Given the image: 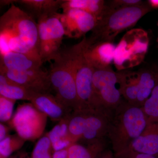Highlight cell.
I'll return each mask as SVG.
<instances>
[{"instance_id":"1f68e13d","label":"cell","mask_w":158,"mask_h":158,"mask_svg":"<svg viewBox=\"0 0 158 158\" xmlns=\"http://www.w3.org/2000/svg\"><path fill=\"white\" fill-rule=\"evenodd\" d=\"M52 158H69L68 148L56 151L54 152Z\"/></svg>"},{"instance_id":"f1b7e54d","label":"cell","mask_w":158,"mask_h":158,"mask_svg":"<svg viewBox=\"0 0 158 158\" xmlns=\"http://www.w3.org/2000/svg\"><path fill=\"white\" fill-rule=\"evenodd\" d=\"M109 2L107 5L111 8H118L131 7L141 5L143 2L141 0H113Z\"/></svg>"},{"instance_id":"4fadbf2b","label":"cell","mask_w":158,"mask_h":158,"mask_svg":"<svg viewBox=\"0 0 158 158\" xmlns=\"http://www.w3.org/2000/svg\"><path fill=\"white\" fill-rule=\"evenodd\" d=\"M84 51L85 57L94 69L111 66L113 62L116 46L113 43L99 42L88 43L84 37Z\"/></svg>"},{"instance_id":"5b68a950","label":"cell","mask_w":158,"mask_h":158,"mask_svg":"<svg viewBox=\"0 0 158 158\" xmlns=\"http://www.w3.org/2000/svg\"><path fill=\"white\" fill-rule=\"evenodd\" d=\"M149 38L141 28L128 31L116 46L113 63L118 71L133 68L143 62L148 51Z\"/></svg>"},{"instance_id":"8992f818","label":"cell","mask_w":158,"mask_h":158,"mask_svg":"<svg viewBox=\"0 0 158 158\" xmlns=\"http://www.w3.org/2000/svg\"><path fill=\"white\" fill-rule=\"evenodd\" d=\"M121 72L111 66L94 69L93 77V106L111 112L123 100L121 92Z\"/></svg>"},{"instance_id":"9c48e42d","label":"cell","mask_w":158,"mask_h":158,"mask_svg":"<svg viewBox=\"0 0 158 158\" xmlns=\"http://www.w3.org/2000/svg\"><path fill=\"white\" fill-rule=\"evenodd\" d=\"M58 13L37 21L39 55L42 64L53 61L62 49L61 46L65 36V31Z\"/></svg>"},{"instance_id":"8fae6325","label":"cell","mask_w":158,"mask_h":158,"mask_svg":"<svg viewBox=\"0 0 158 158\" xmlns=\"http://www.w3.org/2000/svg\"><path fill=\"white\" fill-rule=\"evenodd\" d=\"M0 73L34 93H50L52 88L48 72L41 68L24 71L0 69Z\"/></svg>"},{"instance_id":"d6986e66","label":"cell","mask_w":158,"mask_h":158,"mask_svg":"<svg viewBox=\"0 0 158 158\" xmlns=\"http://www.w3.org/2000/svg\"><path fill=\"white\" fill-rule=\"evenodd\" d=\"M106 4L103 0H62V12L72 9L81 10L100 18L104 13Z\"/></svg>"},{"instance_id":"e0dca14e","label":"cell","mask_w":158,"mask_h":158,"mask_svg":"<svg viewBox=\"0 0 158 158\" xmlns=\"http://www.w3.org/2000/svg\"><path fill=\"white\" fill-rule=\"evenodd\" d=\"M105 151L103 139L79 141L68 148L69 158H98Z\"/></svg>"},{"instance_id":"9a60e30c","label":"cell","mask_w":158,"mask_h":158,"mask_svg":"<svg viewBox=\"0 0 158 158\" xmlns=\"http://www.w3.org/2000/svg\"><path fill=\"white\" fill-rule=\"evenodd\" d=\"M130 151L158 158V123H148L144 131L131 144L128 152Z\"/></svg>"},{"instance_id":"ba28073f","label":"cell","mask_w":158,"mask_h":158,"mask_svg":"<svg viewBox=\"0 0 158 158\" xmlns=\"http://www.w3.org/2000/svg\"><path fill=\"white\" fill-rule=\"evenodd\" d=\"M48 116L30 103L19 105L9 122L16 134L26 141H34L43 135Z\"/></svg>"},{"instance_id":"277c9868","label":"cell","mask_w":158,"mask_h":158,"mask_svg":"<svg viewBox=\"0 0 158 158\" xmlns=\"http://www.w3.org/2000/svg\"><path fill=\"white\" fill-rule=\"evenodd\" d=\"M48 73L55 96L73 111L81 109L69 48L61 50L51 64Z\"/></svg>"},{"instance_id":"603a6c76","label":"cell","mask_w":158,"mask_h":158,"mask_svg":"<svg viewBox=\"0 0 158 158\" xmlns=\"http://www.w3.org/2000/svg\"><path fill=\"white\" fill-rule=\"evenodd\" d=\"M140 89L137 106L142 108L152 93L156 82L157 72L151 69H141L138 71Z\"/></svg>"},{"instance_id":"5bb4252c","label":"cell","mask_w":158,"mask_h":158,"mask_svg":"<svg viewBox=\"0 0 158 158\" xmlns=\"http://www.w3.org/2000/svg\"><path fill=\"white\" fill-rule=\"evenodd\" d=\"M30 102L53 121L59 122L73 111L50 93L35 94Z\"/></svg>"},{"instance_id":"4dcf8cb0","label":"cell","mask_w":158,"mask_h":158,"mask_svg":"<svg viewBox=\"0 0 158 158\" xmlns=\"http://www.w3.org/2000/svg\"><path fill=\"white\" fill-rule=\"evenodd\" d=\"M10 128L3 123H0V141H2L9 135Z\"/></svg>"},{"instance_id":"30bf717a","label":"cell","mask_w":158,"mask_h":158,"mask_svg":"<svg viewBox=\"0 0 158 158\" xmlns=\"http://www.w3.org/2000/svg\"><path fill=\"white\" fill-rule=\"evenodd\" d=\"M62 23L65 36L71 39H79L94 28L98 19L88 12L72 9L57 14Z\"/></svg>"},{"instance_id":"d590c367","label":"cell","mask_w":158,"mask_h":158,"mask_svg":"<svg viewBox=\"0 0 158 158\" xmlns=\"http://www.w3.org/2000/svg\"><path fill=\"white\" fill-rule=\"evenodd\" d=\"M157 44H158V37H157Z\"/></svg>"},{"instance_id":"3957f363","label":"cell","mask_w":158,"mask_h":158,"mask_svg":"<svg viewBox=\"0 0 158 158\" xmlns=\"http://www.w3.org/2000/svg\"><path fill=\"white\" fill-rule=\"evenodd\" d=\"M151 9L148 4L144 2L138 6L118 8H111L106 5L104 13L98 20L91 35L86 38L87 42L113 43L118 34L135 25Z\"/></svg>"},{"instance_id":"44dd1931","label":"cell","mask_w":158,"mask_h":158,"mask_svg":"<svg viewBox=\"0 0 158 158\" xmlns=\"http://www.w3.org/2000/svg\"><path fill=\"white\" fill-rule=\"evenodd\" d=\"M121 72V92L124 100L137 106L140 83L138 72Z\"/></svg>"},{"instance_id":"d4e9b609","label":"cell","mask_w":158,"mask_h":158,"mask_svg":"<svg viewBox=\"0 0 158 158\" xmlns=\"http://www.w3.org/2000/svg\"><path fill=\"white\" fill-rule=\"evenodd\" d=\"M17 134L9 135L0 141V158H9L22 148L26 142Z\"/></svg>"},{"instance_id":"83f0119b","label":"cell","mask_w":158,"mask_h":158,"mask_svg":"<svg viewBox=\"0 0 158 158\" xmlns=\"http://www.w3.org/2000/svg\"><path fill=\"white\" fill-rule=\"evenodd\" d=\"M16 101L0 95V121L9 122L13 116L14 107Z\"/></svg>"},{"instance_id":"484cf974","label":"cell","mask_w":158,"mask_h":158,"mask_svg":"<svg viewBox=\"0 0 158 158\" xmlns=\"http://www.w3.org/2000/svg\"><path fill=\"white\" fill-rule=\"evenodd\" d=\"M142 109L147 117L148 123H158V71L155 86Z\"/></svg>"},{"instance_id":"d6a6232c","label":"cell","mask_w":158,"mask_h":158,"mask_svg":"<svg viewBox=\"0 0 158 158\" xmlns=\"http://www.w3.org/2000/svg\"><path fill=\"white\" fill-rule=\"evenodd\" d=\"M98 158H114L113 151L110 150H105Z\"/></svg>"},{"instance_id":"e575fe53","label":"cell","mask_w":158,"mask_h":158,"mask_svg":"<svg viewBox=\"0 0 158 158\" xmlns=\"http://www.w3.org/2000/svg\"><path fill=\"white\" fill-rule=\"evenodd\" d=\"M9 158H26L25 157V156H23V157H21V158L18 157L17 156H15L10 157H9Z\"/></svg>"},{"instance_id":"7402d4cb","label":"cell","mask_w":158,"mask_h":158,"mask_svg":"<svg viewBox=\"0 0 158 158\" xmlns=\"http://www.w3.org/2000/svg\"><path fill=\"white\" fill-rule=\"evenodd\" d=\"M70 114L59 121L52 130L47 133L54 152L68 148L72 144L68 134V122Z\"/></svg>"},{"instance_id":"4316f807","label":"cell","mask_w":158,"mask_h":158,"mask_svg":"<svg viewBox=\"0 0 158 158\" xmlns=\"http://www.w3.org/2000/svg\"><path fill=\"white\" fill-rule=\"evenodd\" d=\"M54 151L47 134L40 138L29 158H52Z\"/></svg>"},{"instance_id":"ac0fdd59","label":"cell","mask_w":158,"mask_h":158,"mask_svg":"<svg viewBox=\"0 0 158 158\" xmlns=\"http://www.w3.org/2000/svg\"><path fill=\"white\" fill-rule=\"evenodd\" d=\"M42 65L25 55L19 53L10 52L0 56V69L24 71L40 68Z\"/></svg>"},{"instance_id":"7a4b0ae2","label":"cell","mask_w":158,"mask_h":158,"mask_svg":"<svg viewBox=\"0 0 158 158\" xmlns=\"http://www.w3.org/2000/svg\"><path fill=\"white\" fill-rule=\"evenodd\" d=\"M148 124L142 108L123 100L113 112L107 136L112 144L114 158H125L132 143Z\"/></svg>"},{"instance_id":"836d02e7","label":"cell","mask_w":158,"mask_h":158,"mask_svg":"<svg viewBox=\"0 0 158 158\" xmlns=\"http://www.w3.org/2000/svg\"><path fill=\"white\" fill-rule=\"evenodd\" d=\"M147 2L152 9H158V0H149Z\"/></svg>"},{"instance_id":"f546056e","label":"cell","mask_w":158,"mask_h":158,"mask_svg":"<svg viewBox=\"0 0 158 158\" xmlns=\"http://www.w3.org/2000/svg\"><path fill=\"white\" fill-rule=\"evenodd\" d=\"M125 158H158L155 156L130 151Z\"/></svg>"},{"instance_id":"7c38bea8","label":"cell","mask_w":158,"mask_h":158,"mask_svg":"<svg viewBox=\"0 0 158 158\" xmlns=\"http://www.w3.org/2000/svg\"><path fill=\"white\" fill-rule=\"evenodd\" d=\"M113 113L101 108H87L84 134L80 141L103 139L107 136Z\"/></svg>"},{"instance_id":"6da1fadb","label":"cell","mask_w":158,"mask_h":158,"mask_svg":"<svg viewBox=\"0 0 158 158\" xmlns=\"http://www.w3.org/2000/svg\"><path fill=\"white\" fill-rule=\"evenodd\" d=\"M10 52L23 54L43 64L37 22L13 3L0 18V56Z\"/></svg>"},{"instance_id":"cb8c5ba5","label":"cell","mask_w":158,"mask_h":158,"mask_svg":"<svg viewBox=\"0 0 158 158\" xmlns=\"http://www.w3.org/2000/svg\"><path fill=\"white\" fill-rule=\"evenodd\" d=\"M87 108L74 110L71 113L68 122V134L72 144L81 139Z\"/></svg>"},{"instance_id":"ffe728a7","label":"cell","mask_w":158,"mask_h":158,"mask_svg":"<svg viewBox=\"0 0 158 158\" xmlns=\"http://www.w3.org/2000/svg\"><path fill=\"white\" fill-rule=\"evenodd\" d=\"M35 93L0 73V95L17 101L31 102Z\"/></svg>"},{"instance_id":"52a82bcc","label":"cell","mask_w":158,"mask_h":158,"mask_svg":"<svg viewBox=\"0 0 158 158\" xmlns=\"http://www.w3.org/2000/svg\"><path fill=\"white\" fill-rule=\"evenodd\" d=\"M84 39L69 47L74 71L77 93L81 109L93 106V77L94 69L84 54Z\"/></svg>"},{"instance_id":"2e32d148","label":"cell","mask_w":158,"mask_h":158,"mask_svg":"<svg viewBox=\"0 0 158 158\" xmlns=\"http://www.w3.org/2000/svg\"><path fill=\"white\" fill-rule=\"evenodd\" d=\"M12 3L19 5L22 9L37 21L59 12L62 0H12Z\"/></svg>"}]
</instances>
